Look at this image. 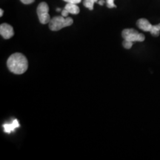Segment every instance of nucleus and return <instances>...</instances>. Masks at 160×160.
<instances>
[{
	"label": "nucleus",
	"instance_id": "ddd939ff",
	"mask_svg": "<svg viewBox=\"0 0 160 160\" xmlns=\"http://www.w3.org/2000/svg\"><path fill=\"white\" fill-rule=\"evenodd\" d=\"M63 1L66 2L67 3H73V4H78L82 2V0H63Z\"/></svg>",
	"mask_w": 160,
	"mask_h": 160
},
{
	"label": "nucleus",
	"instance_id": "f257e3e1",
	"mask_svg": "<svg viewBox=\"0 0 160 160\" xmlns=\"http://www.w3.org/2000/svg\"><path fill=\"white\" fill-rule=\"evenodd\" d=\"M9 71L15 74H22L28 70V59L22 53H15L9 57L7 61Z\"/></svg>",
	"mask_w": 160,
	"mask_h": 160
},
{
	"label": "nucleus",
	"instance_id": "f03ea898",
	"mask_svg": "<svg viewBox=\"0 0 160 160\" xmlns=\"http://www.w3.org/2000/svg\"><path fill=\"white\" fill-rule=\"evenodd\" d=\"M73 23L71 17H64L63 16H57L53 17L49 22V28L53 31H58L65 27L71 26Z\"/></svg>",
	"mask_w": 160,
	"mask_h": 160
},
{
	"label": "nucleus",
	"instance_id": "9b49d317",
	"mask_svg": "<svg viewBox=\"0 0 160 160\" xmlns=\"http://www.w3.org/2000/svg\"><path fill=\"white\" fill-rule=\"evenodd\" d=\"M133 42H131V41H128V40L124 39L122 45H123V47L125 48L131 49L132 48V46H133Z\"/></svg>",
	"mask_w": 160,
	"mask_h": 160
},
{
	"label": "nucleus",
	"instance_id": "6e6552de",
	"mask_svg": "<svg viewBox=\"0 0 160 160\" xmlns=\"http://www.w3.org/2000/svg\"><path fill=\"white\" fill-rule=\"evenodd\" d=\"M65 9L69 13H72V14L77 15L79 13L80 9L79 8L77 5V4L73 3H67V5H65Z\"/></svg>",
	"mask_w": 160,
	"mask_h": 160
},
{
	"label": "nucleus",
	"instance_id": "7ed1b4c3",
	"mask_svg": "<svg viewBox=\"0 0 160 160\" xmlns=\"http://www.w3.org/2000/svg\"><path fill=\"white\" fill-rule=\"evenodd\" d=\"M49 7L47 3L43 2H41L38 5L37 7V15L38 18H39V20L40 23L43 24V25H45V24H48L51 21V17H50L49 13Z\"/></svg>",
	"mask_w": 160,
	"mask_h": 160
},
{
	"label": "nucleus",
	"instance_id": "9d476101",
	"mask_svg": "<svg viewBox=\"0 0 160 160\" xmlns=\"http://www.w3.org/2000/svg\"><path fill=\"white\" fill-rule=\"evenodd\" d=\"M151 33L153 37H159L160 33V23L158 24V25H153V28H152L151 31Z\"/></svg>",
	"mask_w": 160,
	"mask_h": 160
},
{
	"label": "nucleus",
	"instance_id": "f3484780",
	"mask_svg": "<svg viewBox=\"0 0 160 160\" xmlns=\"http://www.w3.org/2000/svg\"><path fill=\"white\" fill-rule=\"evenodd\" d=\"M3 13H4V11H3V10L2 9H1L0 10V17H2L3 16Z\"/></svg>",
	"mask_w": 160,
	"mask_h": 160
},
{
	"label": "nucleus",
	"instance_id": "39448f33",
	"mask_svg": "<svg viewBox=\"0 0 160 160\" xmlns=\"http://www.w3.org/2000/svg\"><path fill=\"white\" fill-rule=\"evenodd\" d=\"M0 34L4 39H9L14 35V31L11 25L9 24L3 23L0 25Z\"/></svg>",
	"mask_w": 160,
	"mask_h": 160
},
{
	"label": "nucleus",
	"instance_id": "a211bd4d",
	"mask_svg": "<svg viewBox=\"0 0 160 160\" xmlns=\"http://www.w3.org/2000/svg\"><path fill=\"white\" fill-rule=\"evenodd\" d=\"M57 11H61V9H60V8H57Z\"/></svg>",
	"mask_w": 160,
	"mask_h": 160
},
{
	"label": "nucleus",
	"instance_id": "423d86ee",
	"mask_svg": "<svg viewBox=\"0 0 160 160\" xmlns=\"http://www.w3.org/2000/svg\"><path fill=\"white\" fill-rule=\"evenodd\" d=\"M137 25L139 29L142 30L143 31L151 32L153 25L149 22V21L146 19H139L137 21Z\"/></svg>",
	"mask_w": 160,
	"mask_h": 160
},
{
	"label": "nucleus",
	"instance_id": "0eeeda50",
	"mask_svg": "<svg viewBox=\"0 0 160 160\" xmlns=\"http://www.w3.org/2000/svg\"><path fill=\"white\" fill-rule=\"evenodd\" d=\"M19 124L17 119H14L11 123H6L3 125L4 131L7 133H10L11 132L14 131L16 128H19Z\"/></svg>",
	"mask_w": 160,
	"mask_h": 160
},
{
	"label": "nucleus",
	"instance_id": "dca6fc26",
	"mask_svg": "<svg viewBox=\"0 0 160 160\" xmlns=\"http://www.w3.org/2000/svg\"><path fill=\"white\" fill-rule=\"evenodd\" d=\"M97 3L99 4V5H103L104 4H105V1H104V0H99Z\"/></svg>",
	"mask_w": 160,
	"mask_h": 160
},
{
	"label": "nucleus",
	"instance_id": "1a4fd4ad",
	"mask_svg": "<svg viewBox=\"0 0 160 160\" xmlns=\"http://www.w3.org/2000/svg\"><path fill=\"white\" fill-rule=\"evenodd\" d=\"M99 0H84L83 5L85 8H88L90 11L93 10V5L95 3H97Z\"/></svg>",
	"mask_w": 160,
	"mask_h": 160
},
{
	"label": "nucleus",
	"instance_id": "20e7f679",
	"mask_svg": "<svg viewBox=\"0 0 160 160\" xmlns=\"http://www.w3.org/2000/svg\"><path fill=\"white\" fill-rule=\"evenodd\" d=\"M122 36L123 39L128 41L133 42H143L145 40V35L142 33H140L135 29L133 28H128L123 30L122 32Z\"/></svg>",
	"mask_w": 160,
	"mask_h": 160
},
{
	"label": "nucleus",
	"instance_id": "2eb2a0df",
	"mask_svg": "<svg viewBox=\"0 0 160 160\" xmlns=\"http://www.w3.org/2000/svg\"><path fill=\"white\" fill-rule=\"evenodd\" d=\"M68 14H69V13L67 11H66L65 8H64L62 11V16H63L64 17H68Z\"/></svg>",
	"mask_w": 160,
	"mask_h": 160
},
{
	"label": "nucleus",
	"instance_id": "4468645a",
	"mask_svg": "<svg viewBox=\"0 0 160 160\" xmlns=\"http://www.w3.org/2000/svg\"><path fill=\"white\" fill-rule=\"evenodd\" d=\"M23 4L25 5H30V4L33 3L35 0H20Z\"/></svg>",
	"mask_w": 160,
	"mask_h": 160
},
{
	"label": "nucleus",
	"instance_id": "f8f14e48",
	"mask_svg": "<svg viewBox=\"0 0 160 160\" xmlns=\"http://www.w3.org/2000/svg\"><path fill=\"white\" fill-rule=\"evenodd\" d=\"M106 5L108 8H117V5L114 4V0H106Z\"/></svg>",
	"mask_w": 160,
	"mask_h": 160
}]
</instances>
